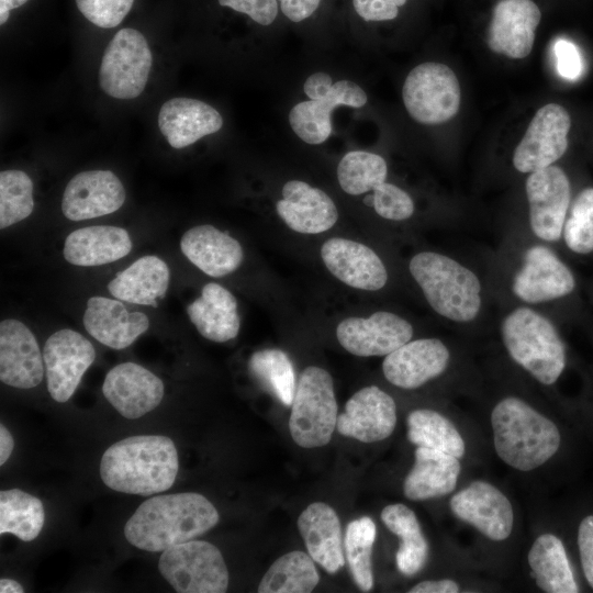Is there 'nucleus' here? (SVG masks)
Wrapping results in <instances>:
<instances>
[{"label": "nucleus", "mask_w": 593, "mask_h": 593, "mask_svg": "<svg viewBox=\"0 0 593 593\" xmlns=\"http://www.w3.org/2000/svg\"><path fill=\"white\" fill-rule=\"evenodd\" d=\"M215 506L202 494L182 492L144 501L124 527L127 541L142 550L163 552L203 535L219 523Z\"/></svg>", "instance_id": "nucleus-1"}, {"label": "nucleus", "mask_w": 593, "mask_h": 593, "mask_svg": "<svg viewBox=\"0 0 593 593\" xmlns=\"http://www.w3.org/2000/svg\"><path fill=\"white\" fill-rule=\"evenodd\" d=\"M179 470L177 448L169 437L138 435L121 439L102 455L100 475L110 489L150 495L171 488Z\"/></svg>", "instance_id": "nucleus-2"}, {"label": "nucleus", "mask_w": 593, "mask_h": 593, "mask_svg": "<svg viewBox=\"0 0 593 593\" xmlns=\"http://www.w3.org/2000/svg\"><path fill=\"white\" fill-rule=\"evenodd\" d=\"M491 425L497 456L519 471L540 467L560 446L556 424L518 398L500 401L491 413Z\"/></svg>", "instance_id": "nucleus-3"}, {"label": "nucleus", "mask_w": 593, "mask_h": 593, "mask_svg": "<svg viewBox=\"0 0 593 593\" xmlns=\"http://www.w3.org/2000/svg\"><path fill=\"white\" fill-rule=\"evenodd\" d=\"M409 269L437 314L460 323L477 317L481 307V283L470 269L434 251L413 256Z\"/></svg>", "instance_id": "nucleus-4"}, {"label": "nucleus", "mask_w": 593, "mask_h": 593, "mask_svg": "<svg viewBox=\"0 0 593 593\" xmlns=\"http://www.w3.org/2000/svg\"><path fill=\"white\" fill-rule=\"evenodd\" d=\"M512 359L540 383L553 384L566 367V349L553 324L529 307H517L501 324Z\"/></svg>", "instance_id": "nucleus-5"}, {"label": "nucleus", "mask_w": 593, "mask_h": 593, "mask_svg": "<svg viewBox=\"0 0 593 593\" xmlns=\"http://www.w3.org/2000/svg\"><path fill=\"white\" fill-rule=\"evenodd\" d=\"M338 407L332 376L323 368H305L298 381L289 429L292 439L303 448L329 443L337 425Z\"/></svg>", "instance_id": "nucleus-6"}, {"label": "nucleus", "mask_w": 593, "mask_h": 593, "mask_svg": "<svg viewBox=\"0 0 593 593\" xmlns=\"http://www.w3.org/2000/svg\"><path fill=\"white\" fill-rule=\"evenodd\" d=\"M309 101L296 103L289 112V123L295 135L311 145L324 143L332 134L331 115L335 108H361L367 101L363 89L351 80L335 83L323 71L310 75L303 83Z\"/></svg>", "instance_id": "nucleus-7"}, {"label": "nucleus", "mask_w": 593, "mask_h": 593, "mask_svg": "<svg viewBox=\"0 0 593 593\" xmlns=\"http://www.w3.org/2000/svg\"><path fill=\"white\" fill-rule=\"evenodd\" d=\"M158 569L179 593H223L228 571L217 547L204 540H189L163 551Z\"/></svg>", "instance_id": "nucleus-8"}, {"label": "nucleus", "mask_w": 593, "mask_h": 593, "mask_svg": "<svg viewBox=\"0 0 593 593\" xmlns=\"http://www.w3.org/2000/svg\"><path fill=\"white\" fill-rule=\"evenodd\" d=\"M152 64L153 55L145 36L137 30L122 29L103 53L100 88L115 99H135L146 87Z\"/></svg>", "instance_id": "nucleus-9"}, {"label": "nucleus", "mask_w": 593, "mask_h": 593, "mask_svg": "<svg viewBox=\"0 0 593 593\" xmlns=\"http://www.w3.org/2000/svg\"><path fill=\"white\" fill-rule=\"evenodd\" d=\"M402 98L409 114L418 123L441 124L459 111L461 91L455 72L440 63H423L405 78Z\"/></svg>", "instance_id": "nucleus-10"}, {"label": "nucleus", "mask_w": 593, "mask_h": 593, "mask_svg": "<svg viewBox=\"0 0 593 593\" xmlns=\"http://www.w3.org/2000/svg\"><path fill=\"white\" fill-rule=\"evenodd\" d=\"M571 120L568 111L557 103L540 108L530 121L513 155L519 172H534L551 166L568 148Z\"/></svg>", "instance_id": "nucleus-11"}, {"label": "nucleus", "mask_w": 593, "mask_h": 593, "mask_svg": "<svg viewBox=\"0 0 593 593\" xmlns=\"http://www.w3.org/2000/svg\"><path fill=\"white\" fill-rule=\"evenodd\" d=\"M94 359L92 344L80 333L64 328L52 334L44 345L43 360L53 400L67 402Z\"/></svg>", "instance_id": "nucleus-12"}, {"label": "nucleus", "mask_w": 593, "mask_h": 593, "mask_svg": "<svg viewBox=\"0 0 593 593\" xmlns=\"http://www.w3.org/2000/svg\"><path fill=\"white\" fill-rule=\"evenodd\" d=\"M525 189L533 233L546 242L558 240L570 204V183L566 172L553 165L530 172Z\"/></svg>", "instance_id": "nucleus-13"}, {"label": "nucleus", "mask_w": 593, "mask_h": 593, "mask_svg": "<svg viewBox=\"0 0 593 593\" xmlns=\"http://www.w3.org/2000/svg\"><path fill=\"white\" fill-rule=\"evenodd\" d=\"M413 336L412 325L403 317L378 311L369 317H347L336 327L338 343L359 357L387 356Z\"/></svg>", "instance_id": "nucleus-14"}, {"label": "nucleus", "mask_w": 593, "mask_h": 593, "mask_svg": "<svg viewBox=\"0 0 593 593\" xmlns=\"http://www.w3.org/2000/svg\"><path fill=\"white\" fill-rule=\"evenodd\" d=\"M452 513L491 540L506 539L513 529L514 512L508 499L493 484L474 481L450 500Z\"/></svg>", "instance_id": "nucleus-15"}, {"label": "nucleus", "mask_w": 593, "mask_h": 593, "mask_svg": "<svg viewBox=\"0 0 593 593\" xmlns=\"http://www.w3.org/2000/svg\"><path fill=\"white\" fill-rule=\"evenodd\" d=\"M126 192L116 175L110 170H87L67 183L61 211L70 221H83L111 214L125 202Z\"/></svg>", "instance_id": "nucleus-16"}, {"label": "nucleus", "mask_w": 593, "mask_h": 593, "mask_svg": "<svg viewBox=\"0 0 593 593\" xmlns=\"http://www.w3.org/2000/svg\"><path fill=\"white\" fill-rule=\"evenodd\" d=\"M102 392L125 418L136 419L156 409L164 398V383L145 367L122 362L107 373Z\"/></svg>", "instance_id": "nucleus-17"}, {"label": "nucleus", "mask_w": 593, "mask_h": 593, "mask_svg": "<svg viewBox=\"0 0 593 593\" xmlns=\"http://www.w3.org/2000/svg\"><path fill=\"white\" fill-rule=\"evenodd\" d=\"M570 269L548 247H529L523 266L513 280L514 294L527 303H540L562 298L574 289Z\"/></svg>", "instance_id": "nucleus-18"}, {"label": "nucleus", "mask_w": 593, "mask_h": 593, "mask_svg": "<svg viewBox=\"0 0 593 593\" xmlns=\"http://www.w3.org/2000/svg\"><path fill=\"white\" fill-rule=\"evenodd\" d=\"M396 424L394 400L377 385L357 391L346 402L338 415L336 428L339 434L362 443H374L388 438Z\"/></svg>", "instance_id": "nucleus-19"}, {"label": "nucleus", "mask_w": 593, "mask_h": 593, "mask_svg": "<svg viewBox=\"0 0 593 593\" xmlns=\"http://www.w3.org/2000/svg\"><path fill=\"white\" fill-rule=\"evenodd\" d=\"M45 374L43 354L31 329L21 321L0 323V380L18 388L38 385Z\"/></svg>", "instance_id": "nucleus-20"}, {"label": "nucleus", "mask_w": 593, "mask_h": 593, "mask_svg": "<svg viewBox=\"0 0 593 593\" xmlns=\"http://www.w3.org/2000/svg\"><path fill=\"white\" fill-rule=\"evenodd\" d=\"M327 270L345 284L365 291L382 289L388 281L387 268L367 245L343 237H332L321 247Z\"/></svg>", "instance_id": "nucleus-21"}, {"label": "nucleus", "mask_w": 593, "mask_h": 593, "mask_svg": "<svg viewBox=\"0 0 593 593\" xmlns=\"http://www.w3.org/2000/svg\"><path fill=\"white\" fill-rule=\"evenodd\" d=\"M541 12L532 0H501L493 9L488 46L508 58L527 57L534 46Z\"/></svg>", "instance_id": "nucleus-22"}, {"label": "nucleus", "mask_w": 593, "mask_h": 593, "mask_svg": "<svg viewBox=\"0 0 593 593\" xmlns=\"http://www.w3.org/2000/svg\"><path fill=\"white\" fill-rule=\"evenodd\" d=\"M449 362V350L437 338L410 340L385 356V379L402 389H416L441 374Z\"/></svg>", "instance_id": "nucleus-23"}, {"label": "nucleus", "mask_w": 593, "mask_h": 593, "mask_svg": "<svg viewBox=\"0 0 593 593\" xmlns=\"http://www.w3.org/2000/svg\"><path fill=\"white\" fill-rule=\"evenodd\" d=\"M276 211L284 224L301 234H320L331 230L338 220L337 208L323 190L302 180H289L281 190Z\"/></svg>", "instance_id": "nucleus-24"}, {"label": "nucleus", "mask_w": 593, "mask_h": 593, "mask_svg": "<svg viewBox=\"0 0 593 593\" xmlns=\"http://www.w3.org/2000/svg\"><path fill=\"white\" fill-rule=\"evenodd\" d=\"M86 331L112 349L131 346L149 327L143 312H130L120 300L91 296L82 317Z\"/></svg>", "instance_id": "nucleus-25"}, {"label": "nucleus", "mask_w": 593, "mask_h": 593, "mask_svg": "<svg viewBox=\"0 0 593 593\" xmlns=\"http://www.w3.org/2000/svg\"><path fill=\"white\" fill-rule=\"evenodd\" d=\"M158 126L169 145L180 149L219 132L223 118L216 109L201 100L172 98L161 105Z\"/></svg>", "instance_id": "nucleus-26"}, {"label": "nucleus", "mask_w": 593, "mask_h": 593, "mask_svg": "<svg viewBox=\"0 0 593 593\" xmlns=\"http://www.w3.org/2000/svg\"><path fill=\"white\" fill-rule=\"evenodd\" d=\"M180 248L190 262L213 278L234 272L244 259L239 242L209 224L184 232Z\"/></svg>", "instance_id": "nucleus-27"}, {"label": "nucleus", "mask_w": 593, "mask_h": 593, "mask_svg": "<svg viewBox=\"0 0 593 593\" xmlns=\"http://www.w3.org/2000/svg\"><path fill=\"white\" fill-rule=\"evenodd\" d=\"M298 528L309 555L328 573L345 564L342 528L337 513L324 502L310 504L298 518Z\"/></svg>", "instance_id": "nucleus-28"}, {"label": "nucleus", "mask_w": 593, "mask_h": 593, "mask_svg": "<svg viewBox=\"0 0 593 593\" xmlns=\"http://www.w3.org/2000/svg\"><path fill=\"white\" fill-rule=\"evenodd\" d=\"M132 246L126 230L112 225H93L71 232L65 239L63 254L71 265L93 267L125 257Z\"/></svg>", "instance_id": "nucleus-29"}, {"label": "nucleus", "mask_w": 593, "mask_h": 593, "mask_svg": "<svg viewBox=\"0 0 593 593\" xmlns=\"http://www.w3.org/2000/svg\"><path fill=\"white\" fill-rule=\"evenodd\" d=\"M187 313L199 334L211 342L225 343L239 333L237 301L230 290L216 282L202 288L201 295L187 305Z\"/></svg>", "instance_id": "nucleus-30"}, {"label": "nucleus", "mask_w": 593, "mask_h": 593, "mask_svg": "<svg viewBox=\"0 0 593 593\" xmlns=\"http://www.w3.org/2000/svg\"><path fill=\"white\" fill-rule=\"evenodd\" d=\"M461 466L449 454L417 447L415 462L404 479L403 493L412 501L440 497L452 492L457 485Z\"/></svg>", "instance_id": "nucleus-31"}, {"label": "nucleus", "mask_w": 593, "mask_h": 593, "mask_svg": "<svg viewBox=\"0 0 593 593\" xmlns=\"http://www.w3.org/2000/svg\"><path fill=\"white\" fill-rule=\"evenodd\" d=\"M168 265L155 255L136 259L109 283V292L118 300L138 305L158 306L169 287Z\"/></svg>", "instance_id": "nucleus-32"}, {"label": "nucleus", "mask_w": 593, "mask_h": 593, "mask_svg": "<svg viewBox=\"0 0 593 593\" xmlns=\"http://www.w3.org/2000/svg\"><path fill=\"white\" fill-rule=\"evenodd\" d=\"M536 584L548 593L579 592L562 541L552 534L539 536L528 552Z\"/></svg>", "instance_id": "nucleus-33"}, {"label": "nucleus", "mask_w": 593, "mask_h": 593, "mask_svg": "<svg viewBox=\"0 0 593 593\" xmlns=\"http://www.w3.org/2000/svg\"><path fill=\"white\" fill-rule=\"evenodd\" d=\"M385 527L400 539L395 559L401 573L411 577L423 569L428 558V544L415 513L402 503L390 504L381 512Z\"/></svg>", "instance_id": "nucleus-34"}, {"label": "nucleus", "mask_w": 593, "mask_h": 593, "mask_svg": "<svg viewBox=\"0 0 593 593\" xmlns=\"http://www.w3.org/2000/svg\"><path fill=\"white\" fill-rule=\"evenodd\" d=\"M313 558L294 550L279 557L264 574L259 593H309L320 582Z\"/></svg>", "instance_id": "nucleus-35"}, {"label": "nucleus", "mask_w": 593, "mask_h": 593, "mask_svg": "<svg viewBox=\"0 0 593 593\" xmlns=\"http://www.w3.org/2000/svg\"><path fill=\"white\" fill-rule=\"evenodd\" d=\"M45 522L42 501L22 490L0 492V534H12L23 541L34 540Z\"/></svg>", "instance_id": "nucleus-36"}, {"label": "nucleus", "mask_w": 593, "mask_h": 593, "mask_svg": "<svg viewBox=\"0 0 593 593\" xmlns=\"http://www.w3.org/2000/svg\"><path fill=\"white\" fill-rule=\"evenodd\" d=\"M407 437L417 447L439 450L457 458L465 455V441L455 425L440 413L418 409L407 416Z\"/></svg>", "instance_id": "nucleus-37"}, {"label": "nucleus", "mask_w": 593, "mask_h": 593, "mask_svg": "<svg viewBox=\"0 0 593 593\" xmlns=\"http://www.w3.org/2000/svg\"><path fill=\"white\" fill-rule=\"evenodd\" d=\"M248 369L258 382L283 405L290 406L295 392V374L291 359L281 349L270 348L254 353Z\"/></svg>", "instance_id": "nucleus-38"}, {"label": "nucleus", "mask_w": 593, "mask_h": 593, "mask_svg": "<svg viewBox=\"0 0 593 593\" xmlns=\"http://www.w3.org/2000/svg\"><path fill=\"white\" fill-rule=\"evenodd\" d=\"M376 536V524L368 516L351 521L346 528L345 558L356 585L362 592H368L373 586L371 553Z\"/></svg>", "instance_id": "nucleus-39"}, {"label": "nucleus", "mask_w": 593, "mask_h": 593, "mask_svg": "<svg viewBox=\"0 0 593 593\" xmlns=\"http://www.w3.org/2000/svg\"><path fill=\"white\" fill-rule=\"evenodd\" d=\"M388 176L383 157L365 150H351L343 156L337 166L340 188L350 195L373 191Z\"/></svg>", "instance_id": "nucleus-40"}, {"label": "nucleus", "mask_w": 593, "mask_h": 593, "mask_svg": "<svg viewBox=\"0 0 593 593\" xmlns=\"http://www.w3.org/2000/svg\"><path fill=\"white\" fill-rule=\"evenodd\" d=\"M34 209L33 182L22 170L0 174V228H7L26 219Z\"/></svg>", "instance_id": "nucleus-41"}, {"label": "nucleus", "mask_w": 593, "mask_h": 593, "mask_svg": "<svg viewBox=\"0 0 593 593\" xmlns=\"http://www.w3.org/2000/svg\"><path fill=\"white\" fill-rule=\"evenodd\" d=\"M563 237L577 254L593 251V188L582 190L575 198L564 221Z\"/></svg>", "instance_id": "nucleus-42"}, {"label": "nucleus", "mask_w": 593, "mask_h": 593, "mask_svg": "<svg viewBox=\"0 0 593 593\" xmlns=\"http://www.w3.org/2000/svg\"><path fill=\"white\" fill-rule=\"evenodd\" d=\"M363 202L372 206L379 216L390 221H404L414 213V202L410 194L385 181L379 184L372 194L367 195Z\"/></svg>", "instance_id": "nucleus-43"}, {"label": "nucleus", "mask_w": 593, "mask_h": 593, "mask_svg": "<svg viewBox=\"0 0 593 593\" xmlns=\"http://www.w3.org/2000/svg\"><path fill=\"white\" fill-rule=\"evenodd\" d=\"M82 15L102 29L118 26L131 11L134 0H76Z\"/></svg>", "instance_id": "nucleus-44"}, {"label": "nucleus", "mask_w": 593, "mask_h": 593, "mask_svg": "<svg viewBox=\"0 0 593 593\" xmlns=\"http://www.w3.org/2000/svg\"><path fill=\"white\" fill-rule=\"evenodd\" d=\"M220 5L246 14L254 22L268 26L277 18L278 0H217Z\"/></svg>", "instance_id": "nucleus-45"}, {"label": "nucleus", "mask_w": 593, "mask_h": 593, "mask_svg": "<svg viewBox=\"0 0 593 593\" xmlns=\"http://www.w3.org/2000/svg\"><path fill=\"white\" fill-rule=\"evenodd\" d=\"M407 0H353L355 12L365 21L381 22L393 20L399 8Z\"/></svg>", "instance_id": "nucleus-46"}, {"label": "nucleus", "mask_w": 593, "mask_h": 593, "mask_svg": "<svg viewBox=\"0 0 593 593\" xmlns=\"http://www.w3.org/2000/svg\"><path fill=\"white\" fill-rule=\"evenodd\" d=\"M557 59V69L563 78L575 80L582 72V58L577 46L567 40L560 38L553 45Z\"/></svg>", "instance_id": "nucleus-47"}, {"label": "nucleus", "mask_w": 593, "mask_h": 593, "mask_svg": "<svg viewBox=\"0 0 593 593\" xmlns=\"http://www.w3.org/2000/svg\"><path fill=\"white\" fill-rule=\"evenodd\" d=\"M578 546L585 579L593 588V515L584 517L580 523Z\"/></svg>", "instance_id": "nucleus-48"}, {"label": "nucleus", "mask_w": 593, "mask_h": 593, "mask_svg": "<svg viewBox=\"0 0 593 593\" xmlns=\"http://www.w3.org/2000/svg\"><path fill=\"white\" fill-rule=\"evenodd\" d=\"M281 12L292 22H302L313 15L322 0H278Z\"/></svg>", "instance_id": "nucleus-49"}, {"label": "nucleus", "mask_w": 593, "mask_h": 593, "mask_svg": "<svg viewBox=\"0 0 593 593\" xmlns=\"http://www.w3.org/2000/svg\"><path fill=\"white\" fill-rule=\"evenodd\" d=\"M459 585L449 579L426 580L410 589V593H456Z\"/></svg>", "instance_id": "nucleus-50"}, {"label": "nucleus", "mask_w": 593, "mask_h": 593, "mask_svg": "<svg viewBox=\"0 0 593 593\" xmlns=\"http://www.w3.org/2000/svg\"><path fill=\"white\" fill-rule=\"evenodd\" d=\"M14 446L13 437L9 429L0 424V465L3 466L12 454Z\"/></svg>", "instance_id": "nucleus-51"}, {"label": "nucleus", "mask_w": 593, "mask_h": 593, "mask_svg": "<svg viewBox=\"0 0 593 593\" xmlns=\"http://www.w3.org/2000/svg\"><path fill=\"white\" fill-rule=\"evenodd\" d=\"M27 0H0V24H4L10 15V10L23 5Z\"/></svg>", "instance_id": "nucleus-52"}, {"label": "nucleus", "mask_w": 593, "mask_h": 593, "mask_svg": "<svg viewBox=\"0 0 593 593\" xmlns=\"http://www.w3.org/2000/svg\"><path fill=\"white\" fill-rule=\"evenodd\" d=\"M0 592L1 593H23V586L12 579H1L0 580Z\"/></svg>", "instance_id": "nucleus-53"}]
</instances>
